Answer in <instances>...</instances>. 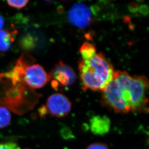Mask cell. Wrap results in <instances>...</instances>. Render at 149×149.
<instances>
[{
  "label": "cell",
  "instance_id": "obj_1",
  "mask_svg": "<svg viewBox=\"0 0 149 149\" xmlns=\"http://www.w3.org/2000/svg\"><path fill=\"white\" fill-rule=\"evenodd\" d=\"M82 88L93 91L103 90L112 80L113 66L103 54H96L89 60H80L78 65Z\"/></svg>",
  "mask_w": 149,
  "mask_h": 149
},
{
  "label": "cell",
  "instance_id": "obj_2",
  "mask_svg": "<svg viewBox=\"0 0 149 149\" xmlns=\"http://www.w3.org/2000/svg\"><path fill=\"white\" fill-rule=\"evenodd\" d=\"M130 111H148L147 91L149 88L148 79L144 76H127L124 82Z\"/></svg>",
  "mask_w": 149,
  "mask_h": 149
},
{
  "label": "cell",
  "instance_id": "obj_3",
  "mask_svg": "<svg viewBox=\"0 0 149 149\" xmlns=\"http://www.w3.org/2000/svg\"><path fill=\"white\" fill-rule=\"evenodd\" d=\"M102 92L104 103L115 112L124 113L130 112V109L123 98L121 88L113 78Z\"/></svg>",
  "mask_w": 149,
  "mask_h": 149
},
{
  "label": "cell",
  "instance_id": "obj_4",
  "mask_svg": "<svg viewBox=\"0 0 149 149\" xmlns=\"http://www.w3.org/2000/svg\"><path fill=\"white\" fill-rule=\"evenodd\" d=\"M49 75L50 80H52V86L54 88L69 87L74 83L76 79V74L73 69L62 61L56 64Z\"/></svg>",
  "mask_w": 149,
  "mask_h": 149
},
{
  "label": "cell",
  "instance_id": "obj_5",
  "mask_svg": "<svg viewBox=\"0 0 149 149\" xmlns=\"http://www.w3.org/2000/svg\"><path fill=\"white\" fill-rule=\"evenodd\" d=\"M50 80L49 74L41 65L35 64L28 65L24 71L23 81L33 89L41 88Z\"/></svg>",
  "mask_w": 149,
  "mask_h": 149
},
{
  "label": "cell",
  "instance_id": "obj_6",
  "mask_svg": "<svg viewBox=\"0 0 149 149\" xmlns=\"http://www.w3.org/2000/svg\"><path fill=\"white\" fill-rule=\"evenodd\" d=\"M47 113L53 116L63 117L68 116L72 109V103L69 99L61 93L51 95L44 106Z\"/></svg>",
  "mask_w": 149,
  "mask_h": 149
},
{
  "label": "cell",
  "instance_id": "obj_7",
  "mask_svg": "<svg viewBox=\"0 0 149 149\" xmlns=\"http://www.w3.org/2000/svg\"><path fill=\"white\" fill-rule=\"evenodd\" d=\"M68 18L73 25L79 28H84L91 22V10L84 3H76L69 10Z\"/></svg>",
  "mask_w": 149,
  "mask_h": 149
},
{
  "label": "cell",
  "instance_id": "obj_8",
  "mask_svg": "<svg viewBox=\"0 0 149 149\" xmlns=\"http://www.w3.org/2000/svg\"><path fill=\"white\" fill-rule=\"evenodd\" d=\"M89 127L94 135L103 136L110 131L111 120L107 116H94L89 120Z\"/></svg>",
  "mask_w": 149,
  "mask_h": 149
},
{
  "label": "cell",
  "instance_id": "obj_9",
  "mask_svg": "<svg viewBox=\"0 0 149 149\" xmlns=\"http://www.w3.org/2000/svg\"><path fill=\"white\" fill-rule=\"evenodd\" d=\"M14 32L8 30L0 31V52H6L10 49L14 41Z\"/></svg>",
  "mask_w": 149,
  "mask_h": 149
},
{
  "label": "cell",
  "instance_id": "obj_10",
  "mask_svg": "<svg viewBox=\"0 0 149 149\" xmlns=\"http://www.w3.org/2000/svg\"><path fill=\"white\" fill-rule=\"evenodd\" d=\"M79 51L82 56V59L84 60L91 59L97 54L96 47L91 43L88 42L83 43Z\"/></svg>",
  "mask_w": 149,
  "mask_h": 149
},
{
  "label": "cell",
  "instance_id": "obj_11",
  "mask_svg": "<svg viewBox=\"0 0 149 149\" xmlns=\"http://www.w3.org/2000/svg\"><path fill=\"white\" fill-rule=\"evenodd\" d=\"M11 121V115L7 108L0 106V129L7 127Z\"/></svg>",
  "mask_w": 149,
  "mask_h": 149
},
{
  "label": "cell",
  "instance_id": "obj_12",
  "mask_svg": "<svg viewBox=\"0 0 149 149\" xmlns=\"http://www.w3.org/2000/svg\"><path fill=\"white\" fill-rule=\"evenodd\" d=\"M6 2L11 7L17 9H22L27 6L29 1H7Z\"/></svg>",
  "mask_w": 149,
  "mask_h": 149
},
{
  "label": "cell",
  "instance_id": "obj_13",
  "mask_svg": "<svg viewBox=\"0 0 149 149\" xmlns=\"http://www.w3.org/2000/svg\"><path fill=\"white\" fill-rule=\"evenodd\" d=\"M0 149H20L16 143L7 142L0 144Z\"/></svg>",
  "mask_w": 149,
  "mask_h": 149
},
{
  "label": "cell",
  "instance_id": "obj_14",
  "mask_svg": "<svg viewBox=\"0 0 149 149\" xmlns=\"http://www.w3.org/2000/svg\"><path fill=\"white\" fill-rule=\"evenodd\" d=\"M86 149H109L106 144L94 143L89 145Z\"/></svg>",
  "mask_w": 149,
  "mask_h": 149
},
{
  "label": "cell",
  "instance_id": "obj_15",
  "mask_svg": "<svg viewBox=\"0 0 149 149\" xmlns=\"http://www.w3.org/2000/svg\"><path fill=\"white\" fill-rule=\"evenodd\" d=\"M5 22L3 17L0 14V31L3 30V28L4 27Z\"/></svg>",
  "mask_w": 149,
  "mask_h": 149
}]
</instances>
